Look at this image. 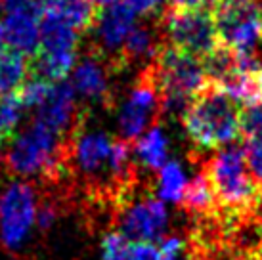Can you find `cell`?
I'll return each mask as SVG.
<instances>
[{
	"mask_svg": "<svg viewBox=\"0 0 262 260\" xmlns=\"http://www.w3.org/2000/svg\"><path fill=\"white\" fill-rule=\"evenodd\" d=\"M75 88L67 80L54 82L48 100L38 107L37 123L48 126L56 134L63 136L67 130H73L75 124H80L82 119L77 117V100Z\"/></svg>",
	"mask_w": 262,
	"mask_h": 260,
	"instance_id": "obj_12",
	"label": "cell"
},
{
	"mask_svg": "<svg viewBox=\"0 0 262 260\" xmlns=\"http://www.w3.org/2000/svg\"><path fill=\"white\" fill-rule=\"evenodd\" d=\"M44 6L67 19L79 33L92 29L100 14V8L90 0H44Z\"/></svg>",
	"mask_w": 262,
	"mask_h": 260,
	"instance_id": "obj_18",
	"label": "cell"
},
{
	"mask_svg": "<svg viewBox=\"0 0 262 260\" xmlns=\"http://www.w3.org/2000/svg\"><path fill=\"white\" fill-rule=\"evenodd\" d=\"M6 142H8L6 138L0 134V155H2V147H4V144H6Z\"/></svg>",
	"mask_w": 262,
	"mask_h": 260,
	"instance_id": "obj_32",
	"label": "cell"
},
{
	"mask_svg": "<svg viewBox=\"0 0 262 260\" xmlns=\"http://www.w3.org/2000/svg\"><path fill=\"white\" fill-rule=\"evenodd\" d=\"M105 63H110V61L96 50H92V54L80 59L79 63L75 65L73 79H71L75 92L84 96L86 100L107 103L111 100V90L110 73H107Z\"/></svg>",
	"mask_w": 262,
	"mask_h": 260,
	"instance_id": "obj_14",
	"label": "cell"
},
{
	"mask_svg": "<svg viewBox=\"0 0 262 260\" xmlns=\"http://www.w3.org/2000/svg\"><path fill=\"white\" fill-rule=\"evenodd\" d=\"M201 166L209 176L219 210L228 214H256L262 210V182L249 168L245 145H224Z\"/></svg>",
	"mask_w": 262,
	"mask_h": 260,
	"instance_id": "obj_1",
	"label": "cell"
},
{
	"mask_svg": "<svg viewBox=\"0 0 262 260\" xmlns=\"http://www.w3.org/2000/svg\"><path fill=\"white\" fill-rule=\"evenodd\" d=\"M161 117H163L161 92L151 67L147 63L138 73V79L128 90V96L119 113L121 138L126 142H136L151 126H155Z\"/></svg>",
	"mask_w": 262,
	"mask_h": 260,
	"instance_id": "obj_6",
	"label": "cell"
},
{
	"mask_svg": "<svg viewBox=\"0 0 262 260\" xmlns=\"http://www.w3.org/2000/svg\"><path fill=\"white\" fill-rule=\"evenodd\" d=\"M189 243V241H188ZM189 258L191 260H245L233 251L220 247V249H195L189 245Z\"/></svg>",
	"mask_w": 262,
	"mask_h": 260,
	"instance_id": "obj_25",
	"label": "cell"
},
{
	"mask_svg": "<svg viewBox=\"0 0 262 260\" xmlns=\"http://www.w3.org/2000/svg\"><path fill=\"white\" fill-rule=\"evenodd\" d=\"M44 0H0V19L12 50L35 56L40 46Z\"/></svg>",
	"mask_w": 262,
	"mask_h": 260,
	"instance_id": "obj_8",
	"label": "cell"
},
{
	"mask_svg": "<svg viewBox=\"0 0 262 260\" xmlns=\"http://www.w3.org/2000/svg\"><path fill=\"white\" fill-rule=\"evenodd\" d=\"M188 188V180L184 174L182 166L176 161H168L167 165L159 170L157 176V193L163 201L180 203Z\"/></svg>",
	"mask_w": 262,
	"mask_h": 260,
	"instance_id": "obj_20",
	"label": "cell"
},
{
	"mask_svg": "<svg viewBox=\"0 0 262 260\" xmlns=\"http://www.w3.org/2000/svg\"><path fill=\"white\" fill-rule=\"evenodd\" d=\"M157 25L167 46L207 58L220 44L216 17L209 8H172L168 6L157 15Z\"/></svg>",
	"mask_w": 262,
	"mask_h": 260,
	"instance_id": "obj_3",
	"label": "cell"
},
{
	"mask_svg": "<svg viewBox=\"0 0 262 260\" xmlns=\"http://www.w3.org/2000/svg\"><path fill=\"white\" fill-rule=\"evenodd\" d=\"M61 140L63 136L35 121L29 130L14 140L6 155L8 166L25 176L58 170L66 153H69V145Z\"/></svg>",
	"mask_w": 262,
	"mask_h": 260,
	"instance_id": "obj_5",
	"label": "cell"
},
{
	"mask_svg": "<svg viewBox=\"0 0 262 260\" xmlns=\"http://www.w3.org/2000/svg\"><path fill=\"white\" fill-rule=\"evenodd\" d=\"M123 260H161V251L153 243H130Z\"/></svg>",
	"mask_w": 262,
	"mask_h": 260,
	"instance_id": "obj_26",
	"label": "cell"
},
{
	"mask_svg": "<svg viewBox=\"0 0 262 260\" xmlns=\"http://www.w3.org/2000/svg\"><path fill=\"white\" fill-rule=\"evenodd\" d=\"M260 256H262V230H260Z\"/></svg>",
	"mask_w": 262,
	"mask_h": 260,
	"instance_id": "obj_33",
	"label": "cell"
},
{
	"mask_svg": "<svg viewBox=\"0 0 262 260\" xmlns=\"http://www.w3.org/2000/svg\"><path fill=\"white\" fill-rule=\"evenodd\" d=\"M163 46H165V40L159 31L157 19L155 23L136 25L130 31V35L121 50V65L124 67V65L136 63V61H146V65L151 63Z\"/></svg>",
	"mask_w": 262,
	"mask_h": 260,
	"instance_id": "obj_15",
	"label": "cell"
},
{
	"mask_svg": "<svg viewBox=\"0 0 262 260\" xmlns=\"http://www.w3.org/2000/svg\"><path fill=\"white\" fill-rule=\"evenodd\" d=\"M180 203H182L184 210L195 218H205L214 214V212H219V203H216L212 186L211 182H209V176L205 174L203 166L188 182L186 193H184Z\"/></svg>",
	"mask_w": 262,
	"mask_h": 260,
	"instance_id": "obj_17",
	"label": "cell"
},
{
	"mask_svg": "<svg viewBox=\"0 0 262 260\" xmlns=\"http://www.w3.org/2000/svg\"><path fill=\"white\" fill-rule=\"evenodd\" d=\"M35 218V197L27 184H14L0 199V230L6 245L21 243Z\"/></svg>",
	"mask_w": 262,
	"mask_h": 260,
	"instance_id": "obj_11",
	"label": "cell"
},
{
	"mask_svg": "<svg viewBox=\"0 0 262 260\" xmlns=\"http://www.w3.org/2000/svg\"><path fill=\"white\" fill-rule=\"evenodd\" d=\"M128 239L121 231H110L103 239V258L105 260H123L130 249Z\"/></svg>",
	"mask_w": 262,
	"mask_h": 260,
	"instance_id": "obj_24",
	"label": "cell"
},
{
	"mask_svg": "<svg viewBox=\"0 0 262 260\" xmlns=\"http://www.w3.org/2000/svg\"><path fill=\"white\" fill-rule=\"evenodd\" d=\"M182 124L195 151H216L241 134V107L216 86H207L191 101Z\"/></svg>",
	"mask_w": 262,
	"mask_h": 260,
	"instance_id": "obj_2",
	"label": "cell"
},
{
	"mask_svg": "<svg viewBox=\"0 0 262 260\" xmlns=\"http://www.w3.org/2000/svg\"><path fill=\"white\" fill-rule=\"evenodd\" d=\"M79 35L67 19L46 10L40 23V46L31 61V73L50 82L66 80L77 65Z\"/></svg>",
	"mask_w": 262,
	"mask_h": 260,
	"instance_id": "obj_4",
	"label": "cell"
},
{
	"mask_svg": "<svg viewBox=\"0 0 262 260\" xmlns=\"http://www.w3.org/2000/svg\"><path fill=\"white\" fill-rule=\"evenodd\" d=\"M6 44H8L6 31H4V25H2V19H0V54H2V52H6L4 50V48H6Z\"/></svg>",
	"mask_w": 262,
	"mask_h": 260,
	"instance_id": "obj_30",
	"label": "cell"
},
{
	"mask_svg": "<svg viewBox=\"0 0 262 260\" xmlns=\"http://www.w3.org/2000/svg\"><path fill=\"white\" fill-rule=\"evenodd\" d=\"M52 86L54 82L46 79H40V77H29V79L23 82V86L17 90V94L21 98L25 109L29 107H40L44 101L48 100V96L52 92Z\"/></svg>",
	"mask_w": 262,
	"mask_h": 260,
	"instance_id": "obj_22",
	"label": "cell"
},
{
	"mask_svg": "<svg viewBox=\"0 0 262 260\" xmlns=\"http://www.w3.org/2000/svg\"><path fill=\"white\" fill-rule=\"evenodd\" d=\"M168 140L161 126H151L132 145V159L146 170H161L167 165Z\"/></svg>",
	"mask_w": 262,
	"mask_h": 260,
	"instance_id": "obj_16",
	"label": "cell"
},
{
	"mask_svg": "<svg viewBox=\"0 0 262 260\" xmlns=\"http://www.w3.org/2000/svg\"><path fill=\"white\" fill-rule=\"evenodd\" d=\"M126 6L130 8L136 15H159L167 6L165 0H123Z\"/></svg>",
	"mask_w": 262,
	"mask_h": 260,
	"instance_id": "obj_27",
	"label": "cell"
},
{
	"mask_svg": "<svg viewBox=\"0 0 262 260\" xmlns=\"http://www.w3.org/2000/svg\"><path fill=\"white\" fill-rule=\"evenodd\" d=\"M167 222V209L155 197L126 203L119 212V231L132 243H155L163 235Z\"/></svg>",
	"mask_w": 262,
	"mask_h": 260,
	"instance_id": "obj_10",
	"label": "cell"
},
{
	"mask_svg": "<svg viewBox=\"0 0 262 260\" xmlns=\"http://www.w3.org/2000/svg\"><path fill=\"white\" fill-rule=\"evenodd\" d=\"M80 126H77V132H73L75 138L71 144L77 166L90 178L100 176L105 170L111 174L113 140H110V136L103 132H82Z\"/></svg>",
	"mask_w": 262,
	"mask_h": 260,
	"instance_id": "obj_13",
	"label": "cell"
},
{
	"mask_svg": "<svg viewBox=\"0 0 262 260\" xmlns=\"http://www.w3.org/2000/svg\"><path fill=\"white\" fill-rule=\"evenodd\" d=\"M260 79H262V69H260Z\"/></svg>",
	"mask_w": 262,
	"mask_h": 260,
	"instance_id": "obj_35",
	"label": "cell"
},
{
	"mask_svg": "<svg viewBox=\"0 0 262 260\" xmlns=\"http://www.w3.org/2000/svg\"><path fill=\"white\" fill-rule=\"evenodd\" d=\"M262 134V100L241 107V136L251 140Z\"/></svg>",
	"mask_w": 262,
	"mask_h": 260,
	"instance_id": "obj_23",
	"label": "cell"
},
{
	"mask_svg": "<svg viewBox=\"0 0 262 260\" xmlns=\"http://www.w3.org/2000/svg\"><path fill=\"white\" fill-rule=\"evenodd\" d=\"M216 17L220 44L230 46L237 54H256L262 46V6H228L219 4L212 10Z\"/></svg>",
	"mask_w": 262,
	"mask_h": 260,
	"instance_id": "obj_7",
	"label": "cell"
},
{
	"mask_svg": "<svg viewBox=\"0 0 262 260\" xmlns=\"http://www.w3.org/2000/svg\"><path fill=\"white\" fill-rule=\"evenodd\" d=\"M260 0H220V4L228 6H249V4H258Z\"/></svg>",
	"mask_w": 262,
	"mask_h": 260,
	"instance_id": "obj_29",
	"label": "cell"
},
{
	"mask_svg": "<svg viewBox=\"0 0 262 260\" xmlns=\"http://www.w3.org/2000/svg\"><path fill=\"white\" fill-rule=\"evenodd\" d=\"M90 2H94V4H96L98 8H100V6L105 8V6H110V4H115L117 0H90Z\"/></svg>",
	"mask_w": 262,
	"mask_h": 260,
	"instance_id": "obj_31",
	"label": "cell"
},
{
	"mask_svg": "<svg viewBox=\"0 0 262 260\" xmlns=\"http://www.w3.org/2000/svg\"><path fill=\"white\" fill-rule=\"evenodd\" d=\"M260 209H262V199H260Z\"/></svg>",
	"mask_w": 262,
	"mask_h": 260,
	"instance_id": "obj_34",
	"label": "cell"
},
{
	"mask_svg": "<svg viewBox=\"0 0 262 260\" xmlns=\"http://www.w3.org/2000/svg\"><path fill=\"white\" fill-rule=\"evenodd\" d=\"M31 61L17 50H6L0 54V98L15 94L23 82L29 79Z\"/></svg>",
	"mask_w": 262,
	"mask_h": 260,
	"instance_id": "obj_19",
	"label": "cell"
},
{
	"mask_svg": "<svg viewBox=\"0 0 262 260\" xmlns=\"http://www.w3.org/2000/svg\"><path fill=\"white\" fill-rule=\"evenodd\" d=\"M23 109H25V105H23L17 92L0 98V134L6 140L14 138L15 128L21 121Z\"/></svg>",
	"mask_w": 262,
	"mask_h": 260,
	"instance_id": "obj_21",
	"label": "cell"
},
{
	"mask_svg": "<svg viewBox=\"0 0 262 260\" xmlns=\"http://www.w3.org/2000/svg\"><path fill=\"white\" fill-rule=\"evenodd\" d=\"M220 4V0H168V6L172 8H214Z\"/></svg>",
	"mask_w": 262,
	"mask_h": 260,
	"instance_id": "obj_28",
	"label": "cell"
},
{
	"mask_svg": "<svg viewBox=\"0 0 262 260\" xmlns=\"http://www.w3.org/2000/svg\"><path fill=\"white\" fill-rule=\"evenodd\" d=\"M136 27V14L124 2H115L100 10L94 23L96 42L92 50L102 54L113 67V71L123 69L121 50H123L130 31Z\"/></svg>",
	"mask_w": 262,
	"mask_h": 260,
	"instance_id": "obj_9",
	"label": "cell"
}]
</instances>
